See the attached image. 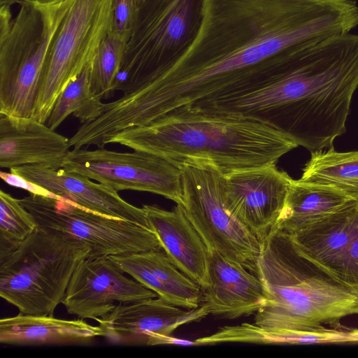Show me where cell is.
Instances as JSON below:
<instances>
[{
	"mask_svg": "<svg viewBox=\"0 0 358 358\" xmlns=\"http://www.w3.org/2000/svg\"><path fill=\"white\" fill-rule=\"evenodd\" d=\"M357 25L352 0H203L192 43L148 83L155 113L161 117L267 81L300 44Z\"/></svg>",
	"mask_w": 358,
	"mask_h": 358,
	"instance_id": "6da1fadb",
	"label": "cell"
},
{
	"mask_svg": "<svg viewBox=\"0 0 358 358\" xmlns=\"http://www.w3.org/2000/svg\"><path fill=\"white\" fill-rule=\"evenodd\" d=\"M357 87L358 35L348 33L304 42L275 77L195 105L261 119L313 152L345 133Z\"/></svg>",
	"mask_w": 358,
	"mask_h": 358,
	"instance_id": "7a4b0ae2",
	"label": "cell"
},
{
	"mask_svg": "<svg viewBox=\"0 0 358 358\" xmlns=\"http://www.w3.org/2000/svg\"><path fill=\"white\" fill-rule=\"evenodd\" d=\"M109 143L157 155L177 166L208 162L224 173L275 164L299 146L261 119L185 106L142 127L127 129Z\"/></svg>",
	"mask_w": 358,
	"mask_h": 358,
	"instance_id": "3957f363",
	"label": "cell"
},
{
	"mask_svg": "<svg viewBox=\"0 0 358 358\" xmlns=\"http://www.w3.org/2000/svg\"><path fill=\"white\" fill-rule=\"evenodd\" d=\"M266 300L255 324L299 333H325L358 314V288L340 284L299 257L286 234L275 229L262 243L253 271Z\"/></svg>",
	"mask_w": 358,
	"mask_h": 358,
	"instance_id": "277c9868",
	"label": "cell"
},
{
	"mask_svg": "<svg viewBox=\"0 0 358 358\" xmlns=\"http://www.w3.org/2000/svg\"><path fill=\"white\" fill-rule=\"evenodd\" d=\"M72 0H18L0 6V113L33 116L51 41Z\"/></svg>",
	"mask_w": 358,
	"mask_h": 358,
	"instance_id": "5b68a950",
	"label": "cell"
},
{
	"mask_svg": "<svg viewBox=\"0 0 358 358\" xmlns=\"http://www.w3.org/2000/svg\"><path fill=\"white\" fill-rule=\"evenodd\" d=\"M90 252L71 236L38 227L17 246L0 252V296L22 314L53 315Z\"/></svg>",
	"mask_w": 358,
	"mask_h": 358,
	"instance_id": "8992f818",
	"label": "cell"
},
{
	"mask_svg": "<svg viewBox=\"0 0 358 358\" xmlns=\"http://www.w3.org/2000/svg\"><path fill=\"white\" fill-rule=\"evenodd\" d=\"M203 0H148L137 12L114 90L126 93L169 69L199 31Z\"/></svg>",
	"mask_w": 358,
	"mask_h": 358,
	"instance_id": "52a82bcc",
	"label": "cell"
},
{
	"mask_svg": "<svg viewBox=\"0 0 358 358\" xmlns=\"http://www.w3.org/2000/svg\"><path fill=\"white\" fill-rule=\"evenodd\" d=\"M114 0H72L49 48L33 116L45 123L60 93L91 63L110 32Z\"/></svg>",
	"mask_w": 358,
	"mask_h": 358,
	"instance_id": "ba28073f",
	"label": "cell"
},
{
	"mask_svg": "<svg viewBox=\"0 0 358 358\" xmlns=\"http://www.w3.org/2000/svg\"><path fill=\"white\" fill-rule=\"evenodd\" d=\"M183 207L208 250L243 264L253 273L261 243L227 210L225 173L213 164L188 161L179 166Z\"/></svg>",
	"mask_w": 358,
	"mask_h": 358,
	"instance_id": "9c48e42d",
	"label": "cell"
},
{
	"mask_svg": "<svg viewBox=\"0 0 358 358\" xmlns=\"http://www.w3.org/2000/svg\"><path fill=\"white\" fill-rule=\"evenodd\" d=\"M19 200L38 227L85 244L90 249L87 258L164 250L150 227L94 213L59 196L30 194Z\"/></svg>",
	"mask_w": 358,
	"mask_h": 358,
	"instance_id": "30bf717a",
	"label": "cell"
},
{
	"mask_svg": "<svg viewBox=\"0 0 358 358\" xmlns=\"http://www.w3.org/2000/svg\"><path fill=\"white\" fill-rule=\"evenodd\" d=\"M62 168L117 192H148L162 195L177 204L184 203L180 168L153 154L138 150L118 152L104 148H73Z\"/></svg>",
	"mask_w": 358,
	"mask_h": 358,
	"instance_id": "8fae6325",
	"label": "cell"
},
{
	"mask_svg": "<svg viewBox=\"0 0 358 358\" xmlns=\"http://www.w3.org/2000/svg\"><path fill=\"white\" fill-rule=\"evenodd\" d=\"M209 314L207 308L182 310L159 296L120 303L96 321L102 336L113 345L192 346L194 341L171 336L179 327L199 322Z\"/></svg>",
	"mask_w": 358,
	"mask_h": 358,
	"instance_id": "7c38bea8",
	"label": "cell"
},
{
	"mask_svg": "<svg viewBox=\"0 0 358 358\" xmlns=\"http://www.w3.org/2000/svg\"><path fill=\"white\" fill-rule=\"evenodd\" d=\"M292 180L275 164L226 173L227 208L262 244L276 228Z\"/></svg>",
	"mask_w": 358,
	"mask_h": 358,
	"instance_id": "4fadbf2b",
	"label": "cell"
},
{
	"mask_svg": "<svg viewBox=\"0 0 358 358\" xmlns=\"http://www.w3.org/2000/svg\"><path fill=\"white\" fill-rule=\"evenodd\" d=\"M285 234L296 253L319 272L358 288V206L301 231Z\"/></svg>",
	"mask_w": 358,
	"mask_h": 358,
	"instance_id": "5bb4252c",
	"label": "cell"
},
{
	"mask_svg": "<svg viewBox=\"0 0 358 358\" xmlns=\"http://www.w3.org/2000/svg\"><path fill=\"white\" fill-rule=\"evenodd\" d=\"M124 273L108 257L85 258L75 269L62 303L69 314L96 320L111 312L115 302L158 296Z\"/></svg>",
	"mask_w": 358,
	"mask_h": 358,
	"instance_id": "9a60e30c",
	"label": "cell"
},
{
	"mask_svg": "<svg viewBox=\"0 0 358 358\" xmlns=\"http://www.w3.org/2000/svg\"><path fill=\"white\" fill-rule=\"evenodd\" d=\"M10 171L40 185L55 196L69 199L92 212L150 227L143 207L128 203L115 189L94 182L86 176L62 168L55 170L35 165L14 167Z\"/></svg>",
	"mask_w": 358,
	"mask_h": 358,
	"instance_id": "2e32d148",
	"label": "cell"
},
{
	"mask_svg": "<svg viewBox=\"0 0 358 358\" xmlns=\"http://www.w3.org/2000/svg\"><path fill=\"white\" fill-rule=\"evenodd\" d=\"M71 148L69 139L34 117L0 113V166H41L61 169Z\"/></svg>",
	"mask_w": 358,
	"mask_h": 358,
	"instance_id": "e0dca14e",
	"label": "cell"
},
{
	"mask_svg": "<svg viewBox=\"0 0 358 358\" xmlns=\"http://www.w3.org/2000/svg\"><path fill=\"white\" fill-rule=\"evenodd\" d=\"M209 283L201 287V305L209 314L236 319L256 313L266 300L259 278L243 264L208 250Z\"/></svg>",
	"mask_w": 358,
	"mask_h": 358,
	"instance_id": "ac0fdd59",
	"label": "cell"
},
{
	"mask_svg": "<svg viewBox=\"0 0 358 358\" xmlns=\"http://www.w3.org/2000/svg\"><path fill=\"white\" fill-rule=\"evenodd\" d=\"M143 209L152 229L171 262L201 287L209 283L208 249L188 219L182 205L171 210L154 205Z\"/></svg>",
	"mask_w": 358,
	"mask_h": 358,
	"instance_id": "d6986e66",
	"label": "cell"
},
{
	"mask_svg": "<svg viewBox=\"0 0 358 358\" xmlns=\"http://www.w3.org/2000/svg\"><path fill=\"white\" fill-rule=\"evenodd\" d=\"M124 273L168 302L186 309L201 304V288L182 273L164 250L108 257Z\"/></svg>",
	"mask_w": 358,
	"mask_h": 358,
	"instance_id": "ffe728a7",
	"label": "cell"
},
{
	"mask_svg": "<svg viewBox=\"0 0 358 358\" xmlns=\"http://www.w3.org/2000/svg\"><path fill=\"white\" fill-rule=\"evenodd\" d=\"M358 206V200L329 186L292 180L276 228L294 234Z\"/></svg>",
	"mask_w": 358,
	"mask_h": 358,
	"instance_id": "44dd1931",
	"label": "cell"
},
{
	"mask_svg": "<svg viewBox=\"0 0 358 358\" xmlns=\"http://www.w3.org/2000/svg\"><path fill=\"white\" fill-rule=\"evenodd\" d=\"M102 336L99 326L83 319L64 320L53 315L19 313L0 320V342L17 346L85 343Z\"/></svg>",
	"mask_w": 358,
	"mask_h": 358,
	"instance_id": "7402d4cb",
	"label": "cell"
},
{
	"mask_svg": "<svg viewBox=\"0 0 358 358\" xmlns=\"http://www.w3.org/2000/svg\"><path fill=\"white\" fill-rule=\"evenodd\" d=\"M300 179L331 187L358 200V151L340 152L331 148L311 152Z\"/></svg>",
	"mask_w": 358,
	"mask_h": 358,
	"instance_id": "603a6c76",
	"label": "cell"
},
{
	"mask_svg": "<svg viewBox=\"0 0 358 358\" xmlns=\"http://www.w3.org/2000/svg\"><path fill=\"white\" fill-rule=\"evenodd\" d=\"M92 62L58 96L46 125L55 130L71 114L85 123L96 118L104 105L102 96L90 87Z\"/></svg>",
	"mask_w": 358,
	"mask_h": 358,
	"instance_id": "cb8c5ba5",
	"label": "cell"
},
{
	"mask_svg": "<svg viewBox=\"0 0 358 358\" xmlns=\"http://www.w3.org/2000/svg\"><path fill=\"white\" fill-rule=\"evenodd\" d=\"M127 42L109 32L92 60L90 71L92 91L108 99L114 95V85L125 53Z\"/></svg>",
	"mask_w": 358,
	"mask_h": 358,
	"instance_id": "d4e9b609",
	"label": "cell"
},
{
	"mask_svg": "<svg viewBox=\"0 0 358 358\" xmlns=\"http://www.w3.org/2000/svg\"><path fill=\"white\" fill-rule=\"evenodd\" d=\"M37 227L35 219L20 200L0 190V252L17 246Z\"/></svg>",
	"mask_w": 358,
	"mask_h": 358,
	"instance_id": "484cf974",
	"label": "cell"
},
{
	"mask_svg": "<svg viewBox=\"0 0 358 358\" xmlns=\"http://www.w3.org/2000/svg\"><path fill=\"white\" fill-rule=\"evenodd\" d=\"M137 12L135 0H114V14L110 31L127 43L133 31Z\"/></svg>",
	"mask_w": 358,
	"mask_h": 358,
	"instance_id": "4316f807",
	"label": "cell"
},
{
	"mask_svg": "<svg viewBox=\"0 0 358 358\" xmlns=\"http://www.w3.org/2000/svg\"><path fill=\"white\" fill-rule=\"evenodd\" d=\"M0 176L1 179L7 184L24 189L30 192V194H40L46 196L56 197L47 189L43 188L40 185L33 183L27 179L20 176V175L13 173H6L1 171Z\"/></svg>",
	"mask_w": 358,
	"mask_h": 358,
	"instance_id": "83f0119b",
	"label": "cell"
},
{
	"mask_svg": "<svg viewBox=\"0 0 358 358\" xmlns=\"http://www.w3.org/2000/svg\"><path fill=\"white\" fill-rule=\"evenodd\" d=\"M18 0H0V4H6L12 6L17 3Z\"/></svg>",
	"mask_w": 358,
	"mask_h": 358,
	"instance_id": "f1b7e54d",
	"label": "cell"
},
{
	"mask_svg": "<svg viewBox=\"0 0 358 358\" xmlns=\"http://www.w3.org/2000/svg\"><path fill=\"white\" fill-rule=\"evenodd\" d=\"M148 0H135V3L138 9L144 4Z\"/></svg>",
	"mask_w": 358,
	"mask_h": 358,
	"instance_id": "f546056e",
	"label": "cell"
},
{
	"mask_svg": "<svg viewBox=\"0 0 358 358\" xmlns=\"http://www.w3.org/2000/svg\"><path fill=\"white\" fill-rule=\"evenodd\" d=\"M357 333H358V329H357Z\"/></svg>",
	"mask_w": 358,
	"mask_h": 358,
	"instance_id": "4dcf8cb0",
	"label": "cell"
}]
</instances>
